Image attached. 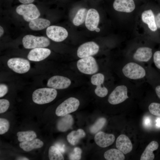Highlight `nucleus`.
I'll return each mask as SVG.
<instances>
[{
	"label": "nucleus",
	"instance_id": "f257e3e1",
	"mask_svg": "<svg viewBox=\"0 0 160 160\" xmlns=\"http://www.w3.org/2000/svg\"><path fill=\"white\" fill-rule=\"evenodd\" d=\"M117 71L121 79L142 85L146 82L147 66L125 57L117 63Z\"/></svg>",
	"mask_w": 160,
	"mask_h": 160
},
{
	"label": "nucleus",
	"instance_id": "f03ea898",
	"mask_svg": "<svg viewBox=\"0 0 160 160\" xmlns=\"http://www.w3.org/2000/svg\"><path fill=\"white\" fill-rule=\"evenodd\" d=\"M152 45H139L129 49L125 57L146 66L152 65L155 50Z\"/></svg>",
	"mask_w": 160,
	"mask_h": 160
},
{
	"label": "nucleus",
	"instance_id": "7ed1b4c3",
	"mask_svg": "<svg viewBox=\"0 0 160 160\" xmlns=\"http://www.w3.org/2000/svg\"><path fill=\"white\" fill-rule=\"evenodd\" d=\"M57 92L56 89L51 88H43L37 89L32 94L33 102L38 104L49 103L56 97Z\"/></svg>",
	"mask_w": 160,
	"mask_h": 160
},
{
	"label": "nucleus",
	"instance_id": "20e7f679",
	"mask_svg": "<svg viewBox=\"0 0 160 160\" xmlns=\"http://www.w3.org/2000/svg\"><path fill=\"white\" fill-rule=\"evenodd\" d=\"M24 47L27 49L45 47L50 44L49 40L44 36H36L28 34L25 36L22 39Z\"/></svg>",
	"mask_w": 160,
	"mask_h": 160
},
{
	"label": "nucleus",
	"instance_id": "39448f33",
	"mask_svg": "<svg viewBox=\"0 0 160 160\" xmlns=\"http://www.w3.org/2000/svg\"><path fill=\"white\" fill-rule=\"evenodd\" d=\"M17 13L22 15L24 19L29 22L38 18L40 12L36 7L33 4H22L17 7L16 9Z\"/></svg>",
	"mask_w": 160,
	"mask_h": 160
},
{
	"label": "nucleus",
	"instance_id": "423d86ee",
	"mask_svg": "<svg viewBox=\"0 0 160 160\" xmlns=\"http://www.w3.org/2000/svg\"><path fill=\"white\" fill-rule=\"evenodd\" d=\"M77 67L81 73L92 75L98 72L99 68L95 59L92 56L81 58L77 62Z\"/></svg>",
	"mask_w": 160,
	"mask_h": 160
},
{
	"label": "nucleus",
	"instance_id": "0eeeda50",
	"mask_svg": "<svg viewBox=\"0 0 160 160\" xmlns=\"http://www.w3.org/2000/svg\"><path fill=\"white\" fill-rule=\"evenodd\" d=\"M80 105L79 100L74 97H70L65 100L57 107L56 115L63 116L76 111Z\"/></svg>",
	"mask_w": 160,
	"mask_h": 160
},
{
	"label": "nucleus",
	"instance_id": "6e6552de",
	"mask_svg": "<svg viewBox=\"0 0 160 160\" xmlns=\"http://www.w3.org/2000/svg\"><path fill=\"white\" fill-rule=\"evenodd\" d=\"M147 74L146 82L153 88L160 99V73L152 65H147Z\"/></svg>",
	"mask_w": 160,
	"mask_h": 160
},
{
	"label": "nucleus",
	"instance_id": "1a4fd4ad",
	"mask_svg": "<svg viewBox=\"0 0 160 160\" xmlns=\"http://www.w3.org/2000/svg\"><path fill=\"white\" fill-rule=\"evenodd\" d=\"M106 78L105 75L101 73L94 74L91 77L92 84L97 86L95 90V93L100 97H105L108 92V87L105 84Z\"/></svg>",
	"mask_w": 160,
	"mask_h": 160
},
{
	"label": "nucleus",
	"instance_id": "9d476101",
	"mask_svg": "<svg viewBox=\"0 0 160 160\" xmlns=\"http://www.w3.org/2000/svg\"><path fill=\"white\" fill-rule=\"evenodd\" d=\"M7 64L10 69L18 73H26L30 68V62L27 59L22 58H11L8 60Z\"/></svg>",
	"mask_w": 160,
	"mask_h": 160
},
{
	"label": "nucleus",
	"instance_id": "9b49d317",
	"mask_svg": "<svg viewBox=\"0 0 160 160\" xmlns=\"http://www.w3.org/2000/svg\"><path fill=\"white\" fill-rule=\"evenodd\" d=\"M46 33L49 38L57 42L64 41L68 35V32L65 28L56 25L48 27L46 29Z\"/></svg>",
	"mask_w": 160,
	"mask_h": 160
},
{
	"label": "nucleus",
	"instance_id": "f8f14e48",
	"mask_svg": "<svg viewBox=\"0 0 160 160\" xmlns=\"http://www.w3.org/2000/svg\"><path fill=\"white\" fill-rule=\"evenodd\" d=\"M99 50V46L93 41H89L81 45L77 50V55L80 58L87 57L96 54Z\"/></svg>",
	"mask_w": 160,
	"mask_h": 160
},
{
	"label": "nucleus",
	"instance_id": "ddd939ff",
	"mask_svg": "<svg viewBox=\"0 0 160 160\" xmlns=\"http://www.w3.org/2000/svg\"><path fill=\"white\" fill-rule=\"evenodd\" d=\"M71 83V81L69 78L63 76L56 75L49 79L47 86L55 89H63L68 88Z\"/></svg>",
	"mask_w": 160,
	"mask_h": 160
},
{
	"label": "nucleus",
	"instance_id": "4468645a",
	"mask_svg": "<svg viewBox=\"0 0 160 160\" xmlns=\"http://www.w3.org/2000/svg\"><path fill=\"white\" fill-rule=\"evenodd\" d=\"M100 21L98 12L95 9L91 8L88 10L85 25L86 28L89 31H95Z\"/></svg>",
	"mask_w": 160,
	"mask_h": 160
},
{
	"label": "nucleus",
	"instance_id": "2eb2a0df",
	"mask_svg": "<svg viewBox=\"0 0 160 160\" xmlns=\"http://www.w3.org/2000/svg\"><path fill=\"white\" fill-rule=\"evenodd\" d=\"M51 53V50L49 49L44 47L34 48L29 52L27 58L30 60L39 62L46 59Z\"/></svg>",
	"mask_w": 160,
	"mask_h": 160
},
{
	"label": "nucleus",
	"instance_id": "dca6fc26",
	"mask_svg": "<svg viewBox=\"0 0 160 160\" xmlns=\"http://www.w3.org/2000/svg\"><path fill=\"white\" fill-rule=\"evenodd\" d=\"M94 140L96 144L99 146L105 148L113 143L115 137L113 134H108L100 131L95 135Z\"/></svg>",
	"mask_w": 160,
	"mask_h": 160
},
{
	"label": "nucleus",
	"instance_id": "f3484780",
	"mask_svg": "<svg viewBox=\"0 0 160 160\" xmlns=\"http://www.w3.org/2000/svg\"><path fill=\"white\" fill-rule=\"evenodd\" d=\"M113 6L116 11L126 13L131 12L135 7L133 0H115Z\"/></svg>",
	"mask_w": 160,
	"mask_h": 160
},
{
	"label": "nucleus",
	"instance_id": "a211bd4d",
	"mask_svg": "<svg viewBox=\"0 0 160 160\" xmlns=\"http://www.w3.org/2000/svg\"><path fill=\"white\" fill-rule=\"evenodd\" d=\"M142 21L146 24L150 30L152 32L157 33L158 29L156 23L155 14L151 9L145 10L141 14Z\"/></svg>",
	"mask_w": 160,
	"mask_h": 160
},
{
	"label": "nucleus",
	"instance_id": "6ab92c4d",
	"mask_svg": "<svg viewBox=\"0 0 160 160\" xmlns=\"http://www.w3.org/2000/svg\"><path fill=\"white\" fill-rule=\"evenodd\" d=\"M116 146L124 154L129 153L132 149V145L131 140L127 136L124 134L120 135L117 138Z\"/></svg>",
	"mask_w": 160,
	"mask_h": 160
},
{
	"label": "nucleus",
	"instance_id": "aec40b11",
	"mask_svg": "<svg viewBox=\"0 0 160 160\" xmlns=\"http://www.w3.org/2000/svg\"><path fill=\"white\" fill-rule=\"evenodd\" d=\"M159 146L158 142L155 141L151 142L142 153L140 160H153L154 158L153 151L156 150Z\"/></svg>",
	"mask_w": 160,
	"mask_h": 160
},
{
	"label": "nucleus",
	"instance_id": "412c9836",
	"mask_svg": "<svg viewBox=\"0 0 160 160\" xmlns=\"http://www.w3.org/2000/svg\"><path fill=\"white\" fill-rule=\"evenodd\" d=\"M73 123V119L72 116L68 114L63 116L58 121L57 124V128L59 131L64 132L70 129Z\"/></svg>",
	"mask_w": 160,
	"mask_h": 160
},
{
	"label": "nucleus",
	"instance_id": "4be33fe9",
	"mask_svg": "<svg viewBox=\"0 0 160 160\" xmlns=\"http://www.w3.org/2000/svg\"><path fill=\"white\" fill-rule=\"evenodd\" d=\"M50 24V22L49 20L38 17L30 21L29 26L32 30L39 31L47 28Z\"/></svg>",
	"mask_w": 160,
	"mask_h": 160
},
{
	"label": "nucleus",
	"instance_id": "5701e85b",
	"mask_svg": "<svg viewBox=\"0 0 160 160\" xmlns=\"http://www.w3.org/2000/svg\"><path fill=\"white\" fill-rule=\"evenodd\" d=\"M43 145V142L38 138H35L28 141L21 142L19 144L20 147L27 152L30 151L34 149L41 148Z\"/></svg>",
	"mask_w": 160,
	"mask_h": 160
},
{
	"label": "nucleus",
	"instance_id": "b1692460",
	"mask_svg": "<svg viewBox=\"0 0 160 160\" xmlns=\"http://www.w3.org/2000/svg\"><path fill=\"white\" fill-rule=\"evenodd\" d=\"M86 133L84 130L81 129L76 131H73L67 136V140L71 145H74L77 144L80 140L85 137Z\"/></svg>",
	"mask_w": 160,
	"mask_h": 160
},
{
	"label": "nucleus",
	"instance_id": "393cba45",
	"mask_svg": "<svg viewBox=\"0 0 160 160\" xmlns=\"http://www.w3.org/2000/svg\"><path fill=\"white\" fill-rule=\"evenodd\" d=\"M104 156L107 160H124L125 159L124 153L121 151L114 148L106 151L104 153Z\"/></svg>",
	"mask_w": 160,
	"mask_h": 160
},
{
	"label": "nucleus",
	"instance_id": "a878e982",
	"mask_svg": "<svg viewBox=\"0 0 160 160\" xmlns=\"http://www.w3.org/2000/svg\"><path fill=\"white\" fill-rule=\"evenodd\" d=\"M87 11L85 8L79 9L73 20V24L78 26L83 24L85 21Z\"/></svg>",
	"mask_w": 160,
	"mask_h": 160
},
{
	"label": "nucleus",
	"instance_id": "bb28decb",
	"mask_svg": "<svg viewBox=\"0 0 160 160\" xmlns=\"http://www.w3.org/2000/svg\"><path fill=\"white\" fill-rule=\"evenodd\" d=\"M17 136L18 140L21 142L32 140L37 137L36 133L32 130L18 132Z\"/></svg>",
	"mask_w": 160,
	"mask_h": 160
},
{
	"label": "nucleus",
	"instance_id": "cd10ccee",
	"mask_svg": "<svg viewBox=\"0 0 160 160\" xmlns=\"http://www.w3.org/2000/svg\"><path fill=\"white\" fill-rule=\"evenodd\" d=\"M48 156L50 160H63L64 159L61 152L54 146H52L49 148Z\"/></svg>",
	"mask_w": 160,
	"mask_h": 160
},
{
	"label": "nucleus",
	"instance_id": "c85d7f7f",
	"mask_svg": "<svg viewBox=\"0 0 160 160\" xmlns=\"http://www.w3.org/2000/svg\"><path fill=\"white\" fill-rule=\"evenodd\" d=\"M106 122V119L103 117L98 119L95 123L89 128L90 132L92 134H95L102 128Z\"/></svg>",
	"mask_w": 160,
	"mask_h": 160
},
{
	"label": "nucleus",
	"instance_id": "c756f323",
	"mask_svg": "<svg viewBox=\"0 0 160 160\" xmlns=\"http://www.w3.org/2000/svg\"><path fill=\"white\" fill-rule=\"evenodd\" d=\"M148 109L152 114L160 116V103L156 102H151L149 105Z\"/></svg>",
	"mask_w": 160,
	"mask_h": 160
},
{
	"label": "nucleus",
	"instance_id": "7c9ffc66",
	"mask_svg": "<svg viewBox=\"0 0 160 160\" xmlns=\"http://www.w3.org/2000/svg\"><path fill=\"white\" fill-rule=\"evenodd\" d=\"M153 63L157 70L160 73V46L158 49L154 50L153 57Z\"/></svg>",
	"mask_w": 160,
	"mask_h": 160
},
{
	"label": "nucleus",
	"instance_id": "2f4dec72",
	"mask_svg": "<svg viewBox=\"0 0 160 160\" xmlns=\"http://www.w3.org/2000/svg\"><path fill=\"white\" fill-rule=\"evenodd\" d=\"M9 121L7 119L0 118V134L2 135L7 132L9 127Z\"/></svg>",
	"mask_w": 160,
	"mask_h": 160
},
{
	"label": "nucleus",
	"instance_id": "473e14b6",
	"mask_svg": "<svg viewBox=\"0 0 160 160\" xmlns=\"http://www.w3.org/2000/svg\"><path fill=\"white\" fill-rule=\"evenodd\" d=\"M82 151L79 147L74 148L73 151L69 154V158L70 160H79L81 158Z\"/></svg>",
	"mask_w": 160,
	"mask_h": 160
},
{
	"label": "nucleus",
	"instance_id": "72a5a7b5",
	"mask_svg": "<svg viewBox=\"0 0 160 160\" xmlns=\"http://www.w3.org/2000/svg\"><path fill=\"white\" fill-rule=\"evenodd\" d=\"M9 102L7 100L1 99L0 100V113H3L6 112L9 106Z\"/></svg>",
	"mask_w": 160,
	"mask_h": 160
},
{
	"label": "nucleus",
	"instance_id": "f704fd0d",
	"mask_svg": "<svg viewBox=\"0 0 160 160\" xmlns=\"http://www.w3.org/2000/svg\"><path fill=\"white\" fill-rule=\"evenodd\" d=\"M8 87L7 85L4 84H1L0 85V97H1L4 96L8 92Z\"/></svg>",
	"mask_w": 160,
	"mask_h": 160
},
{
	"label": "nucleus",
	"instance_id": "c9c22d12",
	"mask_svg": "<svg viewBox=\"0 0 160 160\" xmlns=\"http://www.w3.org/2000/svg\"><path fill=\"white\" fill-rule=\"evenodd\" d=\"M155 13L156 25L158 31L160 32V11Z\"/></svg>",
	"mask_w": 160,
	"mask_h": 160
},
{
	"label": "nucleus",
	"instance_id": "e433bc0d",
	"mask_svg": "<svg viewBox=\"0 0 160 160\" xmlns=\"http://www.w3.org/2000/svg\"><path fill=\"white\" fill-rule=\"evenodd\" d=\"M151 121L149 118L148 117H145L143 120V124L146 127H149L151 125Z\"/></svg>",
	"mask_w": 160,
	"mask_h": 160
},
{
	"label": "nucleus",
	"instance_id": "4c0bfd02",
	"mask_svg": "<svg viewBox=\"0 0 160 160\" xmlns=\"http://www.w3.org/2000/svg\"><path fill=\"white\" fill-rule=\"evenodd\" d=\"M55 146L61 152L63 153L65 151V146L64 145H61L60 144L57 143L55 144Z\"/></svg>",
	"mask_w": 160,
	"mask_h": 160
},
{
	"label": "nucleus",
	"instance_id": "58836bf2",
	"mask_svg": "<svg viewBox=\"0 0 160 160\" xmlns=\"http://www.w3.org/2000/svg\"><path fill=\"white\" fill-rule=\"evenodd\" d=\"M35 0H18L20 2L23 4H27L32 3Z\"/></svg>",
	"mask_w": 160,
	"mask_h": 160
},
{
	"label": "nucleus",
	"instance_id": "ea45409f",
	"mask_svg": "<svg viewBox=\"0 0 160 160\" xmlns=\"http://www.w3.org/2000/svg\"><path fill=\"white\" fill-rule=\"evenodd\" d=\"M156 126L158 128L160 127V118L158 117L157 118L156 120Z\"/></svg>",
	"mask_w": 160,
	"mask_h": 160
},
{
	"label": "nucleus",
	"instance_id": "a19ab883",
	"mask_svg": "<svg viewBox=\"0 0 160 160\" xmlns=\"http://www.w3.org/2000/svg\"><path fill=\"white\" fill-rule=\"evenodd\" d=\"M4 33V30L3 27L1 26H0V36L1 37L3 35Z\"/></svg>",
	"mask_w": 160,
	"mask_h": 160
},
{
	"label": "nucleus",
	"instance_id": "79ce46f5",
	"mask_svg": "<svg viewBox=\"0 0 160 160\" xmlns=\"http://www.w3.org/2000/svg\"><path fill=\"white\" fill-rule=\"evenodd\" d=\"M18 160H29L28 159L25 157H22L18 158Z\"/></svg>",
	"mask_w": 160,
	"mask_h": 160
},
{
	"label": "nucleus",
	"instance_id": "37998d69",
	"mask_svg": "<svg viewBox=\"0 0 160 160\" xmlns=\"http://www.w3.org/2000/svg\"><path fill=\"white\" fill-rule=\"evenodd\" d=\"M96 32H100V29L98 28H97L95 30Z\"/></svg>",
	"mask_w": 160,
	"mask_h": 160
}]
</instances>
